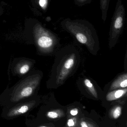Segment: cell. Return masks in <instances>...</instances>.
I'll use <instances>...</instances> for the list:
<instances>
[{
    "mask_svg": "<svg viewBox=\"0 0 127 127\" xmlns=\"http://www.w3.org/2000/svg\"><path fill=\"white\" fill-rule=\"evenodd\" d=\"M54 56L50 74L46 81L48 89H57L63 86L76 73L81 62L80 52L73 45L61 47Z\"/></svg>",
    "mask_w": 127,
    "mask_h": 127,
    "instance_id": "cell-1",
    "label": "cell"
},
{
    "mask_svg": "<svg viewBox=\"0 0 127 127\" xmlns=\"http://www.w3.org/2000/svg\"><path fill=\"white\" fill-rule=\"evenodd\" d=\"M22 35L27 44L35 46L39 56H54L62 47L59 36L36 19L25 21Z\"/></svg>",
    "mask_w": 127,
    "mask_h": 127,
    "instance_id": "cell-2",
    "label": "cell"
},
{
    "mask_svg": "<svg viewBox=\"0 0 127 127\" xmlns=\"http://www.w3.org/2000/svg\"><path fill=\"white\" fill-rule=\"evenodd\" d=\"M61 27L80 44L84 45L91 54L97 55L100 50L99 38L92 24L84 19L67 18L60 23Z\"/></svg>",
    "mask_w": 127,
    "mask_h": 127,
    "instance_id": "cell-3",
    "label": "cell"
},
{
    "mask_svg": "<svg viewBox=\"0 0 127 127\" xmlns=\"http://www.w3.org/2000/svg\"><path fill=\"white\" fill-rule=\"evenodd\" d=\"M43 73L41 70L33 69L13 86L6 88L1 96L8 101L16 103L37 95Z\"/></svg>",
    "mask_w": 127,
    "mask_h": 127,
    "instance_id": "cell-4",
    "label": "cell"
},
{
    "mask_svg": "<svg viewBox=\"0 0 127 127\" xmlns=\"http://www.w3.org/2000/svg\"><path fill=\"white\" fill-rule=\"evenodd\" d=\"M125 9L122 0H118L115 12L112 18L109 33L108 46L111 50L118 43L124 28Z\"/></svg>",
    "mask_w": 127,
    "mask_h": 127,
    "instance_id": "cell-5",
    "label": "cell"
},
{
    "mask_svg": "<svg viewBox=\"0 0 127 127\" xmlns=\"http://www.w3.org/2000/svg\"><path fill=\"white\" fill-rule=\"evenodd\" d=\"M76 85L80 92L92 98L98 99L104 96V92L97 82L93 78L86 75L78 78Z\"/></svg>",
    "mask_w": 127,
    "mask_h": 127,
    "instance_id": "cell-6",
    "label": "cell"
},
{
    "mask_svg": "<svg viewBox=\"0 0 127 127\" xmlns=\"http://www.w3.org/2000/svg\"><path fill=\"white\" fill-rule=\"evenodd\" d=\"M36 60L26 57L15 58L10 65V71L13 76L21 78L33 69Z\"/></svg>",
    "mask_w": 127,
    "mask_h": 127,
    "instance_id": "cell-7",
    "label": "cell"
},
{
    "mask_svg": "<svg viewBox=\"0 0 127 127\" xmlns=\"http://www.w3.org/2000/svg\"><path fill=\"white\" fill-rule=\"evenodd\" d=\"M126 88H127V71H124L107 84L103 91L104 94L109 91Z\"/></svg>",
    "mask_w": 127,
    "mask_h": 127,
    "instance_id": "cell-8",
    "label": "cell"
},
{
    "mask_svg": "<svg viewBox=\"0 0 127 127\" xmlns=\"http://www.w3.org/2000/svg\"><path fill=\"white\" fill-rule=\"evenodd\" d=\"M104 96L108 102L117 101L127 97V88L109 91L104 93Z\"/></svg>",
    "mask_w": 127,
    "mask_h": 127,
    "instance_id": "cell-9",
    "label": "cell"
},
{
    "mask_svg": "<svg viewBox=\"0 0 127 127\" xmlns=\"http://www.w3.org/2000/svg\"><path fill=\"white\" fill-rule=\"evenodd\" d=\"M110 0H100V8L102 13V20L105 22L107 18V12L109 9Z\"/></svg>",
    "mask_w": 127,
    "mask_h": 127,
    "instance_id": "cell-10",
    "label": "cell"
},
{
    "mask_svg": "<svg viewBox=\"0 0 127 127\" xmlns=\"http://www.w3.org/2000/svg\"><path fill=\"white\" fill-rule=\"evenodd\" d=\"M51 0H35V5L36 7L43 12L47 10Z\"/></svg>",
    "mask_w": 127,
    "mask_h": 127,
    "instance_id": "cell-11",
    "label": "cell"
},
{
    "mask_svg": "<svg viewBox=\"0 0 127 127\" xmlns=\"http://www.w3.org/2000/svg\"><path fill=\"white\" fill-rule=\"evenodd\" d=\"M61 110H51L47 112V116L49 118L55 119L60 118L64 115V113Z\"/></svg>",
    "mask_w": 127,
    "mask_h": 127,
    "instance_id": "cell-12",
    "label": "cell"
},
{
    "mask_svg": "<svg viewBox=\"0 0 127 127\" xmlns=\"http://www.w3.org/2000/svg\"><path fill=\"white\" fill-rule=\"evenodd\" d=\"M122 107L121 105H117L114 107L111 110V116L114 119L118 118L121 114Z\"/></svg>",
    "mask_w": 127,
    "mask_h": 127,
    "instance_id": "cell-13",
    "label": "cell"
},
{
    "mask_svg": "<svg viewBox=\"0 0 127 127\" xmlns=\"http://www.w3.org/2000/svg\"><path fill=\"white\" fill-rule=\"evenodd\" d=\"M92 0H74L75 4L79 7L83 6L90 3Z\"/></svg>",
    "mask_w": 127,
    "mask_h": 127,
    "instance_id": "cell-14",
    "label": "cell"
},
{
    "mask_svg": "<svg viewBox=\"0 0 127 127\" xmlns=\"http://www.w3.org/2000/svg\"><path fill=\"white\" fill-rule=\"evenodd\" d=\"M75 122L74 119H70L68 120L67 122V125L69 127H74L75 125Z\"/></svg>",
    "mask_w": 127,
    "mask_h": 127,
    "instance_id": "cell-15",
    "label": "cell"
},
{
    "mask_svg": "<svg viewBox=\"0 0 127 127\" xmlns=\"http://www.w3.org/2000/svg\"><path fill=\"white\" fill-rule=\"evenodd\" d=\"M78 113V109L77 108H74L71 110L70 111V114L71 115L75 116L77 115Z\"/></svg>",
    "mask_w": 127,
    "mask_h": 127,
    "instance_id": "cell-16",
    "label": "cell"
},
{
    "mask_svg": "<svg viewBox=\"0 0 127 127\" xmlns=\"http://www.w3.org/2000/svg\"><path fill=\"white\" fill-rule=\"evenodd\" d=\"M81 127H90L88 126L87 123L84 121H81Z\"/></svg>",
    "mask_w": 127,
    "mask_h": 127,
    "instance_id": "cell-17",
    "label": "cell"
},
{
    "mask_svg": "<svg viewBox=\"0 0 127 127\" xmlns=\"http://www.w3.org/2000/svg\"><path fill=\"white\" fill-rule=\"evenodd\" d=\"M4 12V9L2 7V6L0 5V17L1 16L3 15V13Z\"/></svg>",
    "mask_w": 127,
    "mask_h": 127,
    "instance_id": "cell-18",
    "label": "cell"
},
{
    "mask_svg": "<svg viewBox=\"0 0 127 127\" xmlns=\"http://www.w3.org/2000/svg\"><path fill=\"white\" fill-rule=\"evenodd\" d=\"M44 127V126H42V127Z\"/></svg>",
    "mask_w": 127,
    "mask_h": 127,
    "instance_id": "cell-19",
    "label": "cell"
}]
</instances>
